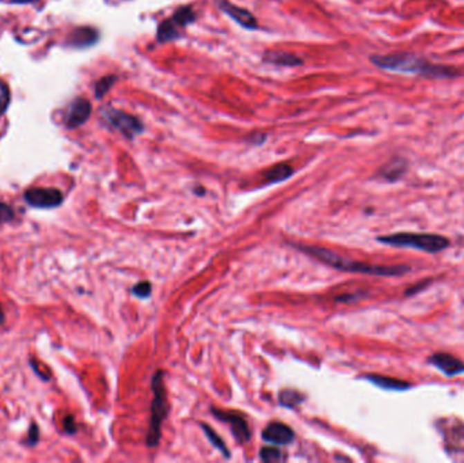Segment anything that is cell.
<instances>
[{
  "instance_id": "10",
  "label": "cell",
  "mask_w": 464,
  "mask_h": 463,
  "mask_svg": "<svg viewBox=\"0 0 464 463\" xmlns=\"http://www.w3.org/2000/svg\"><path fill=\"white\" fill-rule=\"evenodd\" d=\"M219 7L223 10V12H225L228 17H231L245 29H250V30L258 29V21L249 10L235 6L227 0H219Z\"/></svg>"
},
{
  "instance_id": "16",
  "label": "cell",
  "mask_w": 464,
  "mask_h": 463,
  "mask_svg": "<svg viewBox=\"0 0 464 463\" xmlns=\"http://www.w3.org/2000/svg\"><path fill=\"white\" fill-rule=\"evenodd\" d=\"M293 174V169L286 165V163H279L270 169H268L263 173V177L266 179L268 183H275V182H281L289 179Z\"/></svg>"
},
{
  "instance_id": "20",
  "label": "cell",
  "mask_w": 464,
  "mask_h": 463,
  "mask_svg": "<svg viewBox=\"0 0 464 463\" xmlns=\"http://www.w3.org/2000/svg\"><path fill=\"white\" fill-rule=\"evenodd\" d=\"M259 457L263 462H276V461H280L283 460V454L279 448L276 447H265L261 450L259 453Z\"/></svg>"
},
{
  "instance_id": "12",
  "label": "cell",
  "mask_w": 464,
  "mask_h": 463,
  "mask_svg": "<svg viewBox=\"0 0 464 463\" xmlns=\"http://www.w3.org/2000/svg\"><path fill=\"white\" fill-rule=\"evenodd\" d=\"M365 381L373 383L375 386L383 389V390H390V392H406L413 388V385L407 381L403 379H396L391 376H384V375H376V374H368L364 376Z\"/></svg>"
},
{
  "instance_id": "14",
  "label": "cell",
  "mask_w": 464,
  "mask_h": 463,
  "mask_svg": "<svg viewBox=\"0 0 464 463\" xmlns=\"http://www.w3.org/2000/svg\"><path fill=\"white\" fill-rule=\"evenodd\" d=\"M263 60L266 63L276 64V66H284V67H293V66L303 64V62L297 56L284 52V51H268L263 55Z\"/></svg>"
},
{
  "instance_id": "7",
  "label": "cell",
  "mask_w": 464,
  "mask_h": 463,
  "mask_svg": "<svg viewBox=\"0 0 464 463\" xmlns=\"http://www.w3.org/2000/svg\"><path fill=\"white\" fill-rule=\"evenodd\" d=\"M212 413L216 419L220 421L228 424L231 427V430L235 436V439L239 443H246L249 442L251 437L250 427L248 421L238 413L230 412V410H221V409H212Z\"/></svg>"
},
{
  "instance_id": "27",
  "label": "cell",
  "mask_w": 464,
  "mask_h": 463,
  "mask_svg": "<svg viewBox=\"0 0 464 463\" xmlns=\"http://www.w3.org/2000/svg\"><path fill=\"white\" fill-rule=\"evenodd\" d=\"M430 283V280H427V282H421V283H418L417 285H413V287H410L407 291H406V295H413V293H416V292H420V291H423L427 285Z\"/></svg>"
},
{
  "instance_id": "4",
  "label": "cell",
  "mask_w": 464,
  "mask_h": 463,
  "mask_svg": "<svg viewBox=\"0 0 464 463\" xmlns=\"http://www.w3.org/2000/svg\"><path fill=\"white\" fill-rule=\"evenodd\" d=\"M152 392H154V401L151 406V426L149 432L147 435V446L148 447H156L160 439L162 433V424L163 420L167 416V398H166V390L163 385V372L158 371L155 372L152 378Z\"/></svg>"
},
{
  "instance_id": "9",
  "label": "cell",
  "mask_w": 464,
  "mask_h": 463,
  "mask_svg": "<svg viewBox=\"0 0 464 463\" xmlns=\"http://www.w3.org/2000/svg\"><path fill=\"white\" fill-rule=\"evenodd\" d=\"M262 439L266 443H270V444L286 446V444H289V443L293 442L295 432L292 430V428L288 427L283 423L273 421V423H269L266 428L263 429Z\"/></svg>"
},
{
  "instance_id": "28",
  "label": "cell",
  "mask_w": 464,
  "mask_h": 463,
  "mask_svg": "<svg viewBox=\"0 0 464 463\" xmlns=\"http://www.w3.org/2000/svg\"><path fill=\"white\" fill-rule=\"evenodd\" d=\"M15 3H22V4H26V3H35L37 0H12Z\"/></svg>"
},
{
  "instance_id": "13",
  "label": "cell",
  "mask_w": 464,
  "mask_h": 463,
  "mask_svg": "<svg viewBox=\"0 0 464 463\" xmlns=\"http://www.w3.org/2000/svg\"><path fill=\"white\" fill-rule=\"evenodd\" d=\"M406 172H407V162L405 159L396 158V159L389 162L387 165H384L380 169L379 177L386 179L389 182H396L398 179H400L405 176Z\"/></svg>"
},
{
  "instance_id": "24",
  "label": "cell",
  "mask_w": 464,
  "mask_h": 463,
  "mask_svg": "<svg viewBox=\"0 0 464 463\" xmlns=\"http://www.w3.org/2000/svg\"><path fill=\"white\" fill-rule=\"evenodd\" d=\"M14 219V211L10 206L4 204L0 201V224L1 223H6V221H10Z\"/></svg>"
},
{
  "instance_id": "3",
  "label": "cell",
  "mask_w": 464,
  "mask_h": 463,
  "mask_svg": "<svg viewBox=\"0 0 464 463\" xmlns=\"http://www.w3.org/2000/svg\"><path fill=\"white\" fill-rule=\"evenodd\" d=\"M379 242L393 248L420 250L429 254H437L449 248L448 238L430 233H396L378 238Z\"/></svg>"
},
{
  "instance_id": "19",
  "label": "cell",
  "mask_w": 464,
  "mask_h": 463,
  "mask_svg": "<svg viewBox=\"0 0 464 463\" xmlns=\"http://www.w3.org/2000/svg\"><path fill=\"white\" fill-rule=\"evenodd\" d=\"M201 428L204 429V433L207 435V437L210 439V442L214 444V447H216V448H217L225 458H230V451H228L225 443H224L223 439L214 432V429L210 427V426H207V424H201Z\"/></svg>"
},
{
  "instance_id": "6",
  "label": "cell",
  "mask_w": 464,
  "mask_h": 463,
  "mask_svg": "<svg viewBox=\"0 0 464 463\" xmlns=\"http://www.w3.org/2000/svg\"><path fill=\"white\" fill-rule=\"evenodd\" d=\"M63 193L55 188H32L25 192V200L35 208H55L63 203Z\"/></svg>"
},
{
  "instance_id": "17",
  "label": "cell",
  "mask_w": 464,
  "mask_h": 463,
  "mask_svg": "<svg viewBox=\"0 0 464 463\" xmlns=\"http://www.w3.org/2000/svg\"><path fill=\"white\" fill-rule=\"evenodd\" d=\"M279 401L283 406L292 409V408H296L297 405H300L304 401V395H301L300 392H296V390H289L288 389V390L280 392Z\"/></svg>"
},
{
  "instance_id": "18",
  "label": "cell",
  "mask_w": 464,
  "mask_h": 463,
  "mask_svg": "<svg viewBox=\"0 0 464 463\" xmlns=\"http://www.w3.org/2000/svg\"><path fill=\"white\" fill-rule=\"evenodd\" d=\"M171 18L178 24L180 28H185V26L190 25L192 22H194L196 12H194V10L190 6H185V7L178 8Z\"/></svg>"
},
{
  "instance_id": "15",
  "label": "cell",
  "mask_w": 464,
  "mask_h": 463,
  "mask_svg": "<svg viewBox=\"0 0 464 463\" xmlns=\"http://www.w3.org/2000/svg\"><path fill=\"white\" fill-rule=\"evenodd\" d=\"M180 29L182 28L173 18H169L167 21L162 22L159 29H158V41L159 42H170V41L177 39L180 35L179 33Z\"/></svg>"
},
{
  "instance_id": "2",
  "label": "cell",
  "mask_w": 464,
  "mask_h": 463,
  "mask_svg": "<svg viewBox=\"0 0 464 463\" xmlns=\"http://www.w3.org/2000/svg\"><path fill=\"white\" fill-rule=\"evenodd\" d=\"M299 249L310 254L311 257H315L323 264L333 266L334 269H338L342 272L362 273V275L382 276V278H395V276L407 275L411 271V268L406 265H375V264H368L362 261L348 260L331 250L323 249V248L299 246Z\"/></svg>"
},
{
  "instance_id": "22",
  "label": "cell",
  "mask_w": 464,
  "mask_h": 463,
  "mask_svg": "<svg viewBox=\"0 0 464 463\" xmlns=\"http://www.w3.org/2000/svg\"><path fill=\"white\" fill-rule=\"evenodd\" d=\"M132 292H133L135 296H138L140 299H147L152 292V285L149 282H140L132 288Z\"/></svg>"
},
{
  "instance_id": "11",
  "label": "cell",
  "mask_w": 464,
  "mask_h": 463,
  "mask_svg": "<svg viewBox=\"0 0 464 463\" xmlns=\"http://www.w3.org/2000/svg\"><path fill=\"white\" fill-rule=\"evenodd\" d=\"M90 114H91V105H90V102L87 100H84V98H77L68 107L66 122L71 128L79 127V125L84 124L89 120Z\"/></svg>"
},
{
  "instance_id": "29",
  "label": "cell",
  "mask_w": 464,
  "mask_h": 463,
  "mask_svg": "<svg viewBox=\"0 0 464 463\" xmlns=\"http://www.w3.org/2000/svg\"><path fill=\"white\" fill-rule=\"evenodd\" d=\"M3 322H4V313H3L1 306H0V323H3Z\"/></svg>"
},
{
  "instance_id": "26",
  "label": "cell",
  "mask_w": 464,
  "mask_h": 463,
  "mask_svg": "<svg viewBox=\"0 0 464 463\" xmlns=\"http://www.w3.org/2000/svg\"><path fill=\"white\" fill-rule=\"evenodd\" d=\"M38 436H39V433H38V428H37L36 424H32L30 430H29V439H28L29 444H36L37 440H38Z\"/></svg>"
},
{
  "instance_id": "23",
  "label": "cell",
  "mask_w": 464,
  "mask_h": 463,
  "mask_svg": "<svg viewBox=\"0 0 464 463\" xmlns=\"http://www.w3.org/2000/svg\"><path fill=\"white\" fill-rule=\"evenodd\" d=\"M10 104V90L8 87L0 80V114L4 113Z\"/></svg>"
},
{
  "instance_id": "8",
  "label": "cell",
  "mask_w": 464,
  "mask_h": 463,
  "mask_svg": "<svg viewBox=\"0 0 464 463\" xmlns=\"http://www.w3.org/2000/svg\"><path fill=\"white\" fill-rule=\"evenodd\" d=\"M428 361L429 364L436 367L440 372H443L448 378H454L464 374V361L451 354L437 352L430 355Z\"/></svg>"
},
{
  "instance_id": "5",
  "label": "cell",
  "mask_w": 464,
  "mask_h": 463,
  "mask_svg": "<svg viewBox=\"0 0 464 463\" xmlns=\"http://www.w3.org/2000/svg\"><path fill=\"white\" fill-rule=\"evenodd\" d=\"M105 120L107 122L118 129L121 134H124L127 138L132 139L138 135H140L143 132V124L140 122L139 118H136L135 116L121 111L118 109H113V107H107L102 111Z\"/></svg>"
},
{
  "instance_id": "25",
  "label": "cell",
  "mask_w": 464,
  "mask_h": 463,
  "mask_svg": "<svg viewBox=\"0 0 464 463\" xmlns=\"http://www.w3.org/2000/svg\"><path fill=\"white\" fill-rule=\"evenodd\" d=\"M63 426H64V429H66L67 433H75L76 432V423H75V420H73L72 416H67L64 419Z\"/></svg>"
},
{
  "instance_id": "1",
  "label": "cell",
  "mask_w": 464,
  "mask_h": 463,
  "mask_svg": "<svg viewBox=\"0 0 464 463\" xmlns=\"http://www.w3.org/2000/svg\"><path fill=\"white\" fill-rule=\"evenodd\" d=\"M371 62L380 70L384 71L398 72V73H411V75H423L437 79H448L456 78L461 75L454 67L441 66L430 63L424 57H417L413 53L398 52L391 55H375L371 57Z\"/></svg>"
},
{
  "instance_id": "21",
  "label": "cell",
  "mask_w": 464,
  "mask_h": 463,
  "mask_svg": "<svg viewBox=\"0 0 464 463\" xmlns=\"http://www.w3.org/2000/svg\"><path fill=\"white\" fill-rule=\"evenodd\" d=\"M115 82V76H105L95 84V96L98 98L104 97L111 87V84Z\"/></svg>"
}]
</instances>
